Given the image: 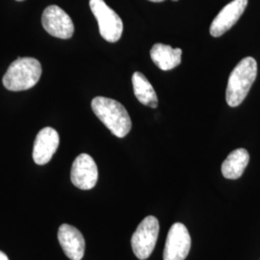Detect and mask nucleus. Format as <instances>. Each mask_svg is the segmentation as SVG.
I'll list each match as a JSON object with an SVG mask.
<instances>
[{"label":"nucleus","mask_w":260,"mask_h":260,"mask_svg":"<svg viewBox=\"0 0 260 260\" xmlns=\"http://www.w3.org/2000/svg\"><path fill=\"white\" fill-rule=\"evenodd\" d=\"M92 109L100 121L113 135L123 138L129 133L132 122L124 106L112 99L96 96L92 101Z\"/></svg>","instance_id":"f257e3e1"},{"label":"nucleus","mask_w":260,"mask_h":260,"mask_svg":"<svg viewBox=\"0 0 260 260\" xmlns=\"http://www.w3.org/2000/svg\"><path fill=\"white\" fill-rule=\"evenodd\" d=\"M256 75L257 63L252 57L244 58L234 68L230 75L225 93L226 103L231 107H236L244 102Z\"/></svg>","instance_id":"f03ea898"},{"label":"nucleus","mask_w":260,"mask_h":260,"mask_svg":"<svg viewBox=\"0 0 260 260\" xmlns=\"http://www.w3.org/2000/svg\"><path fill=\"white\" fill-rule=\"evenodd\" d=\"M42 75V66L32 57L19 58L14 61L3 76L4 87L13 92L25 91L33 88Z\"/></svg>","instance_id":"7ed1b4c3"},{"label":"nucleus","mask_w":260,"mask_h":260,"mask_svg":"<svg viewBox=\"0 0 260 260\" xmlns=\"http://www.w3.org/2000/svg\"><path fill=\"white\" fill-rule=\"evenodd\" d=\"M90 8L98 20L102 37L109 43L118 42L123 31L122 20L119 15L104 0H90Z\"/></svg>","instance_id":"20e7f679"},{"label":"nucleus","mask_w":260,"mask_h":260,"mask_svg":"<svg viewBox=\"0 0 260 260\" xmlns=\"http://www.w3.org/2000/svg\"><path fill=\"white\" fill-rule=\"evenodd\" d=\"M159 233V222L154 216L146 217L139 223L131 238V247L140 260L149 258L155 248Z\"/></svg>","instance_id":"39448f33"},{"label":"nucleus","mask_w":260,"mask_h":260,"mask_svg":"<svg viewBox=\"0 0 260 260\" xmlns=\"http://www.w3.org/2000/svg\"><path fill=\"white\" fill-rule=\"evenodd\" d=\"M42 23L49 35L59 39H71L75 32V25L70 16L56 5H50L44 11Z\"/></svg>","instance_id":"423d86ee"},{"label":"nucleus","mask_w":260,"mask_h":260,"mask_svg":"<svg viewBox=\"0 0 260 260\" xmlns=\"http://www.w3.org/2000/svg\"><path fill=\"white\" fill-rule=\"evenodd\" d=\"M191 249V236L183 223H174L169 233L163 251L164 260H184Z\"/></svg>","instance_id":"0eeeda50"},{"label":"nucleus","mask_w":260,"mask_h":260,"mask_svg":"<svg viewBox=\"0 0 260 260\" xmlns=\"http://www.w3.org/2000/svg\"><path fill=\"white\" fill-rule=\"evenodd\" d=\"M99 171L92 156L82 153L75 158L71 171V179L74 185L81 190H90L98 182Z\"/></svg>","instance_id":"6e6552de"},{"label":"nucleus","mask_w":260,"mask_h":260,"mask_svg":"<svg viewBox=\"0 0 260 260\" xmlns=\"http://www.w3.org/2000/svg\"><path fill=\"white\" fill-rule=\"evenodd\" d=\"M248 5V0H233L220 11L210 26L213 37H221L240 19Z\"/></svg>","instance_id":"1a4fd4ad"},{"label":"nucleus","mask_w":260,"mask_h":260,"mask_svg":"<svg viewBox=\"0 0 260 260\" xmlns=\"http://www.w3.org/2000/svg\"><path fill=\"white\" fill-rule=\"evenodd\" d=\"M59 134L52 127H45L36 136L33 147V159L38 165H46L59 147Z\"/></svg>","instance_id":"9d476101"},{"label":"nucleus","mask_w":260,"mask_h":260,"mask_svg":"<svg viewBox=\"0 0 260 260\" xmlns=\"http://www.w3.org/2000/svg\"><path fill=\"white\" fill-rule=\"evenodd\" d=\"M58 240L65 252L71 260H81L85 252V239L82 233L76 228L64 223L59 228Z\"/></svg>","instance_id":"9b49d317"},{"label":"nucleus","mask_w":260,"mask_h":260,"mask_svg":"<svg viewBox=\"0 0 260 260\" xmlns=\"http://www.w3.org/2000/svg\"><path fill=\"white\" fill-rule=\"evenodd\" d=\"M181 55L180 48H173L163 44H155L150 49L151 60L162 71H170L180 65Z\"/></svg>","instance_id":"f8f14e48"},{"label":"nucleus","mask_w":260,"mask_h":260,"mask_svg":"<svg viewBox=\"0 0 260 260\" xmlns=\"http://www.w3.org/2000/svg\"><path fill=\"white\" fill-rule=\"evenodd\" d=\"M250 161V154L245 149L232 151L222 164V174L228 179H237L242 177Z\"/></svg>","instance_id":"ddd939ff"},{"label":"nucleus","mask_w":260,"mask_h":260,"mask_svg":"<svg viewBox=\"0 0 260 260\" xmlns=\"http://www.w3.org/2000/svg\"><path fill=\"white\" fill-rule=\"evenodd\" d=\"M132 84L134 94L140 103L151 108L157 107V95L152 85L149 83L145 75L139 72L134 73L132 75Z\"/></svg>","instance_id":"4468645a"},{"label":"nucleus","mask_w":260,"mask_h":260,"mask_svg":"<svg viewBox=\"0 0 260 260\" xmlns=\"http://www.w3.org/2000/svg\"><path fill=\"white\" fill-rule=\"evenodd\" d=\"M0 260H9V258L3 251H0Z\"/></svg>","instance_id":"2eb2a0df"},{"label":"nucleus","mask_w":260,"mask_h":260,"mask_svg":"<svg viewBox=\"0 0 260 260\" xmlns=\"http://www.w3.org/2000/svg\"><path fill=\"white\" fill-rule=\"evenodd\" d=\"M149 1H151V2H162V1H165V0H149Z\"/></svg>","instance_id":"dca6fc26"},{"label":"nucleus","mask_w":260,"mask_h":260,"mask_svg":"<svg viewBox=\"0 0 260 260\" xmlns=\"http://www.w3.org/2000/svg\"><path fill=\"white\" fill-rule=\"evenodd\" d=\"M17 1H23V0H17Z\"/></svg>","instance_id":"f3484780"},{"label":"nucleus","mask_w":260,"mask_h":260,"mask_svg":"<svg viewBox=\"0 0 260 260\" xmlns=\"http://www.w3.org/2000/svg\"><path fill=\"white\" fill-rule=\"evenodd\" d=\"M173 1H177V0H173Z\"/></svg>","instance_id":"a211bd4d"}]
</instances>
